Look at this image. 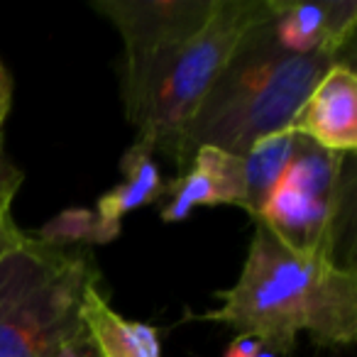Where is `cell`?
Returning <instances> with one entry per match:
<instances>
[{"label":"cell","instance_id":"15","mask_svg":"<svg viewBox=\"0 0 357 357\" xmlns=\"http://www.w3.org/2000/svg\"><path fill=\"white\" fill-rule=\"evenodd\" d=\"M27 235L15 225L10 213H0V262L6 259V255H10L15 248H20L25 243Z\"/></svg>","mask_w":357,"mask_h":357},{"label":"cell","instance_id":"10","mask_svg":"<svg viewBox=\"0 0 357 357\" xmlns=\"http://www.w3.org/2000/svg\"><path fill=\"white\" fill-rule=\"evenodd\" d=\"M79 318L98 357H162L154 326L123 318L100 291V282L86 287Z\"/></svg>","mask_w":357,"mask_h":357},{"label":"cell","instance_id":"13","mask_svg":"<svg viewBox=\"0 0 357 357\" xmlns=\"http://www.w3.org/2000/svg\"><path fill=\"white\" fill-rule=\"evenodd\" d=\"M42 245H52V248H89V245H105L115 240L108 228L98 220L96 211L89 208H66L59 215L45 223L35 235Z\"/></svg>","mask_w":357,"mask_h":357},{"label":"cell","instance_id":"12","mask_svg":"<svg viewBox=\"0 0 357 357\" xmlns=\"http://www.w3.org/2000/svg\"><path fill=\"white\" fill-rule=\"evenodd\" d=\"M298 137L284 132H274L262 137L245 154V201L243 211L252 220L259 218L264 204L272 196L274 186L282 178L284 169L289 167L296 154Z\"/></svg>","mask_w":357,"mask_h":357},{"label":"cell","instance_id":"17","mask_svg":"<svg viewBox=\"0 0 357 357\" xmlns=\"http://www.w3.org/2000/svg\"><path fill=\"white\" fill-rule=\"evenodd\" d=\"M52 357H98V355H96V350H93V345H91L86 331L81 328L79 333H74L71 337H66V340L56 347Z\"/></svg>","mask_w":357,"mask_h":357},{"label":"cell","instance_id":"1","mask_svg":"<svg viewBox=\"0 0 357 357\" xmlns=\"http://www.w3.org/2000/svg\"><path fill=\"white\" fill-rule=\"evenodd\" d=\"M218 298L220 306L199 321L257 337L277 357L291 355L301 333L318 347H345L357 337L355 267L298 252L264 223H255L238 282Z\"/></svg>","mask_w":357,"mask_h":357},{"label":"cell","instance_id":"3","mask_svg":"<svg viewBox=\"0 0 357 357\" xmlns=\"http://www.w3.org/2000/svg\"><path fill=\"white\" fill-rule=\"evenodd\" d=\"M100 282L89 248H52L32 235L0 262V357H52L79 333L86 287Z\"/></svg>","mask_w":357,"mask_h":357},{"label":"cell","instance_id":"18","mask_svg":"<svg viewBox=\"0 0 357 357\" xmlns=\"http://www.w3.org/2000/svg\"><path fill=\"white\" fill-rule=\"evenodd\" d=\"M10 105H13V76L6 69V64L0 61V144H3V125H6L8 113H10Z\"/></svg>","mask_w":357,"mask_h":357},{"label":"cell","instance_id":"9","mask_svg":"<svg viewBox=\"0 0 357 357\" xmlns=\"http://www.w3.org/2000/svg\"><path fill=\"white\" fill-rule=\"evenodd\" d=\"M164 223H178L199 206H240L245 201V159L218 147H201L191 164L164 186Z\"/></svg>","mask_w":357,"mask_h":357},{"label":"cell","instance_id":"7","mask_svg":"<svg viewBox=\"0 0 357 357\" xmlns=\"http://www.w3.org/2000/svg\"><path fill=\"white\" fill-rule=\"evenodd\" d=\"M284 135L308 139L321 149L352 154L357 147V76L347 61H337L306 96Z\"/></svg>","mask_w":357,"mask_h":357},{"label":"cell","instance_id":"6","mask_svg":"<svg viewBox=\"0 0 357 357\" xmlns=\"http://www.w3.org/2000/svg\"><path fill=\"white\" fill-rule=\"evenodd\" d=\"M215 0H96L93 10L108 17L123 37L125 118L135 125L159 76L181 47L204 27Z\"/></svg>","mask_w":357,"mask_h":357},{"label":"cell","instance_id":"16","mask_svg":"<svg viewBox=\"0 0 357 357\" xmlns=\"http://www.w3.org/2000/svg\"><path fill=\"white\" fill-rule=\"evenodd\" d=\"M225 357H277L252 335H238L225 350Z\"/></svg>","mask_w":357,"mask_h":357},{"label":"cell","instance_id":"14","mask_svg":"<svg viewBox=\"0 0 357 357\" xmlns=\"http://www.w3.org/2000/svg\"><path fill=\"white\" fill-rule=\"evenodd\" d=\"M25 174L8 159L6 149L0 144V213H10V206L15 194L20 191Z\"/></svg>","mask_w":357,"mask_h":357},{"label":"cell","instance_id":"2","mask_svg":"<svg viewBox=\"0 0 357 357\" xmlns=\"http://www.w3.org/2000/svg\"><path fill=\"white\" fill-rule=\"evenodd\" d=\"M269 20L272 10L243 40L184 128L172 157L178 174L201 147H218L245 157L255 142L282 132L313 86L337 61H345L335 52L289 54L277 45Z\"/></svg>","mask_w":357,"mask_h":357},{"label":"cell","instance_id":"8","mask_svg":"<svg viewBox=\"0 0 357 357\" xmlns=\"http://www.w3.org/2000/svg\"><path fill=\"white\" fill-rule=\"evenodd\" d=\"M272 35L289 54H342L355 40L357 3L355 0H269Z\"/></svg>","mask_w":357,"mask_h":357},{"label":"cell","instance_id":"4","mask_svg":"<svg viewBox=\"0 0 357 357\" xmlns=\"http://www.w3.org/2000/svg\"><path fill=\"white\" fill-rule=\"evenodd\" d=\"M269 17V0H215L208 20L181 47L154 84L139 118L137 139L152 144L154 154L172 159L176 142L194 113L243 40Z\"/></svg>","mask_w":357,"mask_h":357},{"label":"cell","instance_id":"11","mask_svg":"<svg viewBox=\"0 0 357 357\" xmlns=\"http://www.w3.org/2000/svg\"><path fill=\"white\" fill-rule=\"evenodd\" d=\"M123 178L110 191H105L96 204V215L113 235H120L123 218L132 211L149 206L164 196V181L159 164L154 159L152 144L135 139L120 159Z\"/></svg>","mask_w":357,"mask_h":357},{"label":"cell","instance_id":"5","mask_svg":"<svg viewBox=\"0 0 357 357\" xmlns=\"http://www.w3.org/2000/svg\"><path fill=\"white\" fill-rule=\"evenodd\" d=\"M350 157L298 137L296 154L255 223H264L284 245L298 252L340 262L337 250L350 225L355 196Z\"/></svg>","mask_w":357,"mask_h":357}]
</instances>
